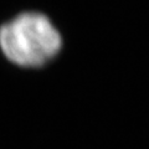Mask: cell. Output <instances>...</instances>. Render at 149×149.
Listing matches in <instances>:
<instances>
[{
	"instance_id": "1",
	"label": "cell",
	"mask_w": 149,
	"mask_h": 149,
	"mask_svg": "<svg viewBox=\"0 0 149 149\" xmlns=\"http://www.w3.org/2000/svg\"><path fill=\"white\" fill-rule=\"evenodd\" d=\"M62 39L51 20L40 13H22L0 27V49L21 67H40L60 52Z\"/></svg>"
}]
</instances>
